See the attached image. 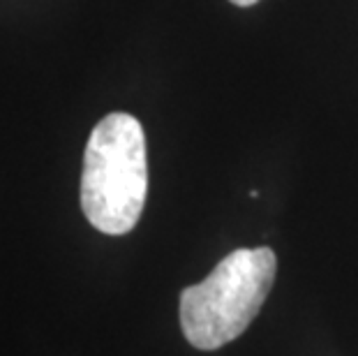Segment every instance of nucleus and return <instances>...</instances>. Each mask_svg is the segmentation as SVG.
Listing matches in <instances>:
<instances>
[{
    "label": "nucleus",
    "mask_w": 358,
    "mask_h": 356,
    "mask_svg": "<svg viewBox=\"0 0 358 356\" xmlns=\"http://www.w3.org/2000/svg\"><path fill=\"white\" fill-rule=\"evenodd\" d=\"M146 194L148 160L143 127L129 113H109L93 127L83 155V213L97 232L123 236L139 222Z\"/></svg>",
    "instance_id": "obj_1"
},
{
    "label": "nucleus",
    "mask_w": 358,
    "mask_h": 356,
    "mask_svg": "<svg viewBox=\"0 0 358 356\" xmlns=\"http://www.w3.org/2000/svg\"><path fill=\"white\" fill-rule=\"evenodd\" d=\"M278 259L271 248H241L213 273L180 294V327L187 343L210 352L245 331L266 303Z\"/></svg>",
    "instance_id": "obj_2"
},
{
    "label": "nucleus",
    "mask_w": 358,
    "mask_h": 356,
    "mask_svg": "<svg viewBox=\"0 0 358 356\" xmlns=\"http://www.w3.org/2000/svg\"><path fill=\"white\" fill-rule=\"evenodd\" d=\"M234 5H238V7H250V5H255L259 3V0H231Z\"/></svg>",
    "instance_id": "obj_3"
}]
</instances>
